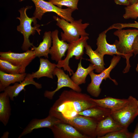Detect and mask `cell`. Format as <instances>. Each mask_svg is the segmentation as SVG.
I'll return each instance as SVG.
<instances>
[{
    "mask_svg": "<svg viewBox=\"0 0 138 138\" xmlns=\"http://www.w3.org/2000/svg\"><path fill=\"white\" fill-rule=\"evenodd\" d=\"M96 105L88 95L71 89L64 90L50 110L60 112L66 117L71 118Z\"/></svg>",
    "mask_w": 138,
    "mask_h": 138,
    "instance_id": "1",
    "label": "cell"
},
{
    "mask_svg": "<svg viewBox=\"0 0 138 138\" xmlns=\"http://www.w3.org/2000/svg\"><path fill=\"white\" fill-rule=\"evenodd\" d=\"M50 114L69 124L88 138L97 137L96 129L98 122L89 117L79 114L71 118L64 117L60 112L49 110Z\"/></svg>",
    "mask_w": 138,
    "mask_h": 138,
    "instance_id": "2",
    "label": "cell"
},
{
    "mask_svg": "<svg viewBox=\"0 0 138 138\" xmlns=\"http://www.w3.org/2000/svg\"><path fill=\"white\" fill-rule=\"evenodd\" d=\"M117 36L119 40H115L118 52L121 54L123 57L126 59V65L123 71L125 73L129 71L131 66L129 59L133 55L132 46L134 40L138 35V29H117L113 33Z\"/></svg>",
    "mask_w": 138,
    "mask_h": 138,
    "instance_id": "3",
    "label": "cell"
},
{
    "mask_svg": "<svg viewBox=\"0 0 138 138\" xmlns=\"http://www.w3.org/2000/svg\"><path fill=\"white\" fill-rule=\"evenodd\" d=\"M32 7V6H27L20 9L18 10L20 16L17 17L20 21V24L17 26V30L22 34L24 37V41L21 47L24 51H26L30 47L34 46L29 39L30 35H34L36 32L40 35L41 31L39 28L40 25L37 24V19L34 16L29 17L27 15V10Z\"/></svg>",
    "mask_w": 138,
    "mask_h": 138,
    "instance_id": "4",
    "label": "cell"
},
{
    "mask_svg": "<svg viewBox=\"0 0 138 138\" xmlns=\"http://www.w3.org/2000/svg\"><path fill=\"white\" fill-rule=\"evenodd\" d=\"M53 18L57 21L56 25L63 31L61 32V40L70 43L77 40L80 36L89 35L85 29L89 24L88 23H82V19L70 22L55 16H53Z\"/></svg>",
    "mask_w": 138,
    "mask_h": 138,
    "instance_id": "5",
    "label": "cell"
},
{
    "mask_svg": "<svg viewBox=\"0 0 138 138\" xmlns=\"http://www.w3.org/2000/svg\"><path fill=\"white\" fill-rule=\"evenodd\" d=\"M111 115L123 128H127L138 115V100L130 96L126 104Z\"/></svg>",
    "mask_w": 138,
    "mask_h": 138,
    "instance_id": "6",
    "label": "cell"
},
{
    "mask_svg": "<svg viewBox=\"0 0 138 138\" xmlns=\"http://www.w3.org/2000/svg\"><path fill=\"white\" fill-rule=\"evenodd\" d=\"M31 0L33 2L35 7L33 16L37 19L40 20L45 13L52 12L56 14L61 18L68 22H71L74 20L72 16V13L75 10L74 9L69 8L65 9L60 8L49 1L44 0Z\"/></svg>",
    "mask_w": 138,
    "mask_h": 138,
    "instance_id": "7",
    "label": "cell"
},
{
    "mask_svg": "<svg viewBox=\"0 0 138 138\" xmlns=\"http://www.w3.org/2000/svg\"><path fill=\"white\" fill-rule=\"evenodd\" d=\"M88 39V36H82L77 40L69 43L66 56L64 59L57 62L56 67L60 68L63 67L64 71L69 72L70 75H73L74 73L69 66V60L73 56H75L76 60L83 58L84 49Z\"/></svg>",
    "mask_w": 138,
    "mask_h": 138,
    "instance_id": "8",
    "label": "cell"
},
{
    "mask_svg": "<svg viewBox=\"0 0 138 138\" xmlns=\"http://www.w3.org/2000/svg\"><path fill=\"white\" fill-rule=\"evenodd\" d=\"M0 59L7 60L12 64L20 66L22 73H25L26 67L36 57L34 51L29 50L21 53L13 52L10 50L0 52Z\"/></svg>",
    "mask_w": 138,
    "mask_h": 138,
    "instance_id": "9",
    "label": "cell"
},
{
    "mask_svg": "<svg viewBox=\"0 0 138 138\" xmlns=\"http://www.w3.org/2000/svg\"><path fill=\"white\" fill-rule=\"evenodd\" d=\"M53 76L56 75L57 78V87L54 90H46L44 94V96L52 100L55 93L64 87H68L77 92H81L82 89L79 86L75 84L68 74H66L61 68L56 67L53 73Z\"/></svg>",
    "mask_w": 138,
    "mask_h": 138,
    "instance_id": "10",
    "label": "cell"
},
{
    "mask_svg": "<svg viewBox=\"0 0 138 138\" xmlns=\"http://www.w3.org/2000/svg\"><path fill=\"white\" fill-rule=\"evenodd\" d=\"M54 138H88L71 125L62 121L50 128Z\"/></svg>",
    "mask_w": 138,
    "mask_h": 138,
    "instance_id": "11",
    "label": "cell"
},
{
    "mask_svg": "<svg viewBox=\"0 0 138 138\" xmlns=\"http://www.w3.org/2000/svg\"><path fill=\"white\" fill-rule=\"evenodd\" d=\"M61 121L49 114L46 118L42 119H33L25 128L19 135L18 138L31 133L34 130L42 128H50L54 125Z\"/></svg>",
    "mask_w": 138,
    "mask_h": 138,
    "instance_id": "12",
    "label": "cell"
},
{
    "mask_svg": "<svg viewBox=\"0 0 138 138\" xmlns=\"http://www.w3.org/2000/svg\"><path fill=\"white\" fill-rule=\"evenodd\" d=\"M58 33L57 29L52 32V45L50 48L49 53L51 59L57 62L61 60L62 57L65 56V53L69 46L68 44L59 39Z\"/></svg>",
    "mask_w": 138,
    "mask_h": 138,
    "instance_id": "13",
    "label": "cell"
},
{
    "mask_svg": "<svg viewBox=\"0 0 138 138\" xmlns=\"http://www.w3.org/2000/svg\"><path fill=\"white\" fill-rule=\"evenodd\" d=\"M32 84L34 85L37 89L42 88L41 84L36 82L30 76V74H27L24 80L19 83L17 82L15 83L12 86H9L5 89L4 92L9 97L10 99L13 101L14 98L18 96L19 93L24 89L27 85Z\"/></svg>",
    "mask_w": 138,
    "mask_h": 138,
    "instance_id": "14",
    "label": "cell"
},
{
    "mask_svg": "<svg viewBox=\"0 0 138 138\" xmlns=\"http://www.w3.org/2000/svg\"><path fill=\"white\" fill-rule=\"evenodd\" d=\"M106 30L100 33L97 39V49L95 50L102 57L105 55H119L123 57L122 55L119 52L116 44L108 43L106 40Z\"/></svg>",
    "mask_w": 138,
    "mask_h": 138,
    "instance_id": "15",
    "label": "cell"
},
{
    "mask_svg": "<svg viewBox=\"0 0 138 138\" xmlns=\"http://www.w3.org/2000/svg\"><path fill=\"white\" fill-rule=\"evenodd\" d=\"M121 56L119 55H114L111 59L109 66L105 68L101 73L97 74L94 73L93 71L91 72L89 74L91 81L98 85L100 86L102 80H106L109 78L116 85H118V83L115 79H112L110 76V73L111 70L114 68L120 61Z\"/></svg>",
    "mask_w": 138,
    "mask_h": 138,
    "instance_id": "16",
    "label": "cell"
},
{
    "mask_svg": "<svg viewBox=\"0 0 138 138\" xmlns=\"http://www.w3.org/2000/svg\"><path fill=\"white\" fill-rule=\"evenodd\" d=\"M123 128L110 115L98 122L96 130L97 137L101 138L107 134Z\"/></svg>",
    "mask_w": 138,
    "mask_h": 138,
    "instance_id": "17",
    "label": "cell"
},
{
    "mask_svg": "<svg viewBox=\"0 0 138 138\" xmlns=\"http://www.w3.org/2000/svg\"><path fill=\"white\" fill-rule=\"evenodd\" d=\"M40 65L38 70L30 74L31 77L38 79L46 77L53 79V73L56 67V64L52 63L47 59L40 58Z\"/></svg>",
    "mask_w": 138,
    "mask_h": 138,
    "instance_id": "18",
    "label": "cell"
},
{
    "mask_svg": "<svg viewBox=\"0 0 138 138\" xmlns=\"http://www.w3.org/2000/svg\"><path fill=\"white\" fill-rule=\"evenodd\" d=\"M91 99L98 106L111 110V113L123 107L127 103V99H120L108 97L103 98Z\"/></svg>",
    "mask_w": 138,
    "mask_h": 138,
    "instance_id": "19",
    "label": "cell"
},
{
    "mask_svg": "<svg viewBox=\"0 0 138 138\" xmlns=\"http://www.w3.org/2000/svg\"><path fill=\"white\" fill-rule=\"evenodd\" d=\"M110 109L96 105L79 113L78 114L90 117L98 122L110 115Z\"/></svg>",
    "mask_w": 138,
    "mask_h": 138,
    "instance_id": "20",
    "label": "cell"
},
{
    "mask_svg": "<svg viewBox=\"0 0 138 138\" xmlns=\"http://www.w3.org/2000/svg\"><path fill=\"white\" fill-rule=\"evenodd\" d=\"M52 32L45 31L44 33L43 41L39 46L36 47L34 46L31 47V50L34 51L36 57L44 56L48 58L52 42Z\"/></svg>",
    "mask_w": 138,
    "mask_h": 138,
    "instance_id": "21",
    "label": "cell"
},
{
    "mask_svg": "<svg viewBox=\"0 0 138 138\" xmlns=\"http://www.w3.org/2000/svg\"><path fill=\"white\" fill-rule=\"evenodd\" d=\"M27 74L26 73L18 74L7 73L0 71V91H4L7 87L12 84L23 81Z\"/></svg>",
    "mask_w": 138,
    "mask_h": 138,
    "instance_id": "22",
    "label": "cell"
},
{
    "mask_svg": "<svg viewBox=\"0 0 138 138\" xmlns=\"http://www.w3.org/2000/svg\"><path fill=\"white\" fill-rule=\"evenodd\" d=\"M10 98L4 92L0 94V121L6 126L11 115Z\"/></svg>",
    "mask_w": 138,
    "mask_h": 138,
    "instance_id": "23",
    "label": "cell"
},
{
    "mask_svg": "<svg viewBox=\"0 0 138 138\" xmlns=\"http://www.w3.org/2000/svg\"><path fill=\"white\" fill-rule=\"evenodd\" d=\"M83 59V58L80 59L77 70L71 78L74 83L78 86L85 83L87 76L91 72L95 69V66L91 63L89 64L86 68L83 67L81 63L82 60Z\"/></svg>",
    "mask_w": 138,
    "mask_h": 138,
    "instance_id": "24",
    "label": "cell"
},
{
    "mask_svg": "<svg viewBox=\"0 0 138 138\" xmlns=\"http://www.w3.org/2000/svg\"><path fill=\"white\" fill-rule=\"evenodd\" d=\"M85 53L89 56L88 60L95 67V71L97 73H100L106 68L103 57L93 50L91 47L88 45L87 43L85 47Z\"/></svg>",
    "mask_w": 138,
    "mask_h": 138,
    "instance_id": "25",
    "label": "cell"
},
{
    "mask_svg": "<svg viewBox=\"0 0 138 138\" xmlns=\"http://www.w3.org/2000/svg\"><path fill=\"white\" fill-rule=\"evenodd\" d=\"M0 70L9 74L22 73L20 66L15 65L9 61L2 59H0Z\"/></svg>",
    "mask_w": 138,
    "mask_h": 138,
    "instance_id": "26",
    "label": "cell"
},
{
    "mask_svg": "<svg viewBox=\"0 0 138 138\" xmlns=\"http://www.w3.org/2000/svg\"><path fill=\"white\" fill-rule=\"evenodd\" d=\"M53 4L62 8L65 6L75 10L78 9L77 5L79 0H48Z\"/></svg>",
    "mask_w": 138,
    "mask_h": 138,
    "instance_id": "27",
    "label": "cell"
},
{
    "mask_svg": "<svg viewBox=\"0 0 138 138\" xmlns=\"http://www.w3.org/2000/svg\"><path fill=\"white\" fill-rule=\"evenodd\" d=\"M124 9L125 12L123 15L124 19H136L138 17V2L126 6Z\"/></svg>",
    "mask_w": 138,
    "mask_h": 138,
    "instance_id": "28",
    "label": "cell"
},
{
    "mask_svg": "<svg viewBox=\"0 0 138 138\" xmlns=\"http://www.w3.org/2000/svg\"><path fill=\"white\" fill-rule=\"evenodd\" d=\"M132 134L127 128H123L107 134L101 138H131Z\"/></svg>",
    "mask_w": 138,
    "mask_h": 138,
    "instance_id": "29",
    "label": "cell"
},
{
    "mask_svg": "<svg viewBox=\"0 0 138 138\" xmlns=\"http://www.w3.org/2000/svg\"><path fill=\"white\" fill-rule=\"evenodd\" d=\"M116 27L117 29H122L125 28L132 27L138 29V21H135L133 23H118L116 25Z\"/></svg>",
    "mask_w": 138,
    "mask_h": 138,
    "instance_id": "30",
    "label": "cell"
},
{
    "mask_svg": "<svg viewBox=\"0 0 138 138\" xmlns=\"http://www.w3.org/2000/svg\"><path fill=\"white\" fill-rule=\"evenodd\" d=\"M133 54L135 56L138 54V35L135 38L132 46Z\"/></svg>",
    "mask_w": 138,
    "mask_h": 138,
    "instance_id": "31",
    "label": "cell"
},
{
    "mask_svg": "<svg viewBox=\"0 0 138 138\" xmlns=\"http://www.w3.org/2000/svg\"><path fill=\"white\" fill-rule=\"evenodd\" d=\"M117 5H125L127 6L130 5L129 0H114Z\"/></svg>",
    "mask_w": 138,
    "mask_h": 138,
    "instance_id": "32",
    "label": "cell"
},
{
    "mask_svg": "<svg viewBox=\"0 0 138 138\" xmlns=\"http://www.w3.org/2000/svg\"><path fill=\"white\" fill-rule=\"evenodd\" d=\"M131 138H138V122L136 125L134 132L132 133Z\"/></svg>",
    "mask_w": 138,
    "mask_h": 138,
    "instance_id": "33",
    "label": "cell"
},
{
    "mask_svg": "<svg viewBox=\"0 0 138 138\" xmlns=\"http://www.w3.org/2000/svg\"><path fill=\"white\" fill-rule=\"evenodd\" d=\"M9 134V133L8 132H6L4 133L3 135L1 138H8Z\"/></svg>",
    "mask_w": 138,
    "mask_h": 138,
    "instance_id": "34",
    "label": "cell"
},
{
    "mask_svg": "<svg viewBox=\"0 0 138 138\" xmlns=\"http://www.w3.org/2000/svg\"><path fill=\"white\" fill-rule=\"evenodd\" d=\"M130 5L136 3L138 2V0H129Z\"/></svg>",
    "mask_w": 138,
    "mask_h": 138,
    "instance_id": "35",
    "label": "cell"
},
{
    "mask_svg": "<svg viewBox=\"0 0 138 138\" xmlns=\"http://www.w3.org/2000/svg\"><path fill=\"white\" fill-rule=\"evenodd\" d=\"M136 72H138V62L137 63V66L136 68Z\"/></svg>",
    "mask_w": 138,
    "mask_h": 138,
    "instance_id": "36",
    "label": "cell"
}]
</instances>
